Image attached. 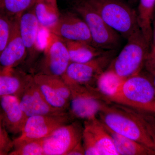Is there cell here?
<instances>
[{"label":"cell","instance_id":"d6986e66","mask_svg":"<svg viewBox=\"0 0 155 155\" xmlns=\"http://www.w3.org/2000/svg\"><path fill=\"white\" fill-rule=\"evenodd\" d=\"M63 40L68 50L70 62L85 63L101 55L107 51L87 42Z\"/></svg>","mask_w":155,"mask_h":155},{"label":"cell","instance_id":"8d00e7d4","mask_svg":"<svg viewBox=\"0 0 155 155\" xmlns=\"http://www.w3.org/2000/svg\"></svg>","mask_w":155,"mask_h":155},{"label":"cell","instance_id":"d6a6232c","mask_svg":"<svg viewBox=\"0 0 155 155\" xmlns=\"http://www.w3.org/2000/svg\"><path fill=\"white\" fill-rule=\"evenodd\" d=\"M152 28V38L150 49L155 50V9L153 15Z\"/></svg>","mask_w":155,"mask_h":155},{"label":"cell","instance_id":"4316f807","mask_svg":"<svg viewBox=\"0 0 155 155\" xmlns=\"http://www.w3.org/2000/svg\"><path fill=\"white\" fill-rule=\"evenodd\" d=\"M15 18L11 19L0 16V54L10 40Z\"/></svg>","mask_w":155,"mask_h":155},{"label":"cell","instance_id":"603a6c76","mask_svg":"<svg viewBox=\"0 0 155 155\" xmlns=\"http://www.w3.org/2000/svg\"><path fill=\"white\" fill-rule=\"evenodd\" d=\"M123 81L113 71L107 69L98 78L95 87L106 101L107 98L116 93Z\"/></svg>","mask_w":155,"mask_h":155},{"label":"cell","instance_id":"cb8c5ba5","mask_svg":"<svg viewBox=\"0 0 155 155\" xmlns=\"http://www.w3.org/2000/svg\"><path fill=\"white\" fill-rule=\"evenodd\" d=\"M35 2V0H0V16L11 19L21 17Z\"/></svg>","mask_w":155,"mask_h":155},{"label":"cell","instance_id":"d590c367","mask_svg":"<svg viewBox=\"0 0 155 155\" xmlns=\"http://www.w3.org/2000/svg\"></svg>","mask_w":155,"mask_h":155},{"label":"cell","instance_id":"2e32d148","mask_svg":"<svg viewBox=\"0 0 155 155\" xmlns=\"http://www.w3.org/2000/svg\"><path fill=\"white\" fill-rule=\"evenodd\" d=\"M33 75L18 68L0 66V97L14 95L20 97Z\"/></svg>","mask_w":155,"mask_h":155},{"label":"cell","instance_id":"e575fe53","mask_svg":"<svg viewBox=\"0 0 155 155\" xmlns=\"http://www.w3.org/2000/svg\"><path fill=\"white\" fill-rule=\"evenodd\" d=\"M124 2H127L130 3L132 4H136V3L138 2L139 0H122Z\"/></svg>","mask_w":155,"mask_h":155},{"label":"cell","instance_id":"6da1fadb","mask_svg":"<svg viewBox=\"0 0 155 155\" xmlns=\"http://www.w3.org/2000/svg\"><path fill=\"white\" fill-rule=\"evenodd\" d=\"M97 116L104 125L114 132L155 151V144L141 122L122 105L106 103Z\"/></svg>","mask_w":155,"mask_h":155},{"label":"cell","instance_id":"ffe728a7","mask_svg":"<svg viewBox=\"0 0 155 155\" xmlns=\"http://www.w3.org/2000/svg\"><path fill=\"white\" fill-rule=\"evenodd\" d=\"M103 125L110 135L119 155H155V151L153 150L134 140L116 133Z\"/></svg>","mask_w":155,"mask_h":155},{"label":"cell","instance_id":"d4e9b609","mask_svg":"<svg viewBox=\"0 0 155 155\" xmlns=\"http://www.w3.org/2000/svg\"><path fill=\"white\" fill-rule=\"evenodd\" d=\"M123 106L140 121L155 144V112Z\"/></svg>","mask_w":155,"mask_h":155},{"label":"cell","instance_id":"83f0119b","mask_svg":"<svg viewBox=\"0 0 155 155\" xmlns=\"http://www.w3.org/2000/svg\"><path fill=\"white\" fill-rule=\"evenodd\" d=\"M46 80L64 98L70 102L71 93L61 76L43 75Z\"/></svg>","mask_w":155,"mask_h":155},{"label":"cell","instance_id":"f1b7e54d","mask_svg":"<svg viewBox=\"0 0 155 155\" xmlns=\"http://www.w3.org/2000/svg\"><path fill=\"white\" fill-rule=\"evenodd\" d=\"M8 132L3 123L0 115V155H9L14 147V141L10 138Z\"/></svg>","mask_w":155,"mask_h":155},{"label":"cell","instance_id":"f546056e","mask_svg":"<svg viewBox=\"0 0 155 155\" xmlns=\"http://www.w3.org/2000/svg\"><path fill=\"white\" fill-rule=\"evenodd\" d=\"M82 143L84 148L85 155H100L96 143L91 135L88 131L83 129Z\"/></svg>","mask_w":155,"mask_h":155},{"label":"cell","instance_id":"7a4b0ae2","mask_svg":"<svg viewBox=\"0 0 155 155\" xmlns=\"http://www.w3.org/2000/svg\"><path fill=\"white\" fill-rule=\"evenodd\" d=\"M127 40L125 46L107 69L124 81L141 72L151 48L140 29Z\"/></svg>","mask_w":155,"mask_h":155},{"label":"cell","instance_id":"3957f363","mask_svg":"<svg viewBox=\"0 0 155 155\" xmlns=\"http://www.w3.org/2000/svg\"><path fill=\"white\" fill-rule=\"evenodd\" d=\"M106 101L150 111L155 104V89L149 75L141 72L125 79Z\"/></svg>","mask_w":155,"mask_h":155},{"label":"cell","instance_id":"5bb4252c","mask_svg":"<svg viewBox=\"0 0 155 155\" xmlns=\"http://www.w3.org/2000/svg\"><path fill=\"white\" fill-rule=\"evenodd\" d=\"M0 115L8 133L15 135L21 133L27 117L20 107L18 97H0Z\"/></svg>","mask_w":155,"mask_h":155},{"label":"cell","instance_id":"5b68a950","mask_svg":"<svg viewBox=\"0 0 155 155\" xmlns=\"http://www.w3.org/2000/svg\"><path fill=\"white\" fill-rule=\"evenodd\" d=\"M70 8L86 23L91 35L93 45L101 49L117 50L121 36L104 21L87 0H72Z\"/></svg>","mask_w":155,"mask_h":155},{"label":"cell","instance_id":"30bf717a","mask_svg":"<svg viewBox=\"0 0 155 155\" xmlns=\"http://www.w3.org/2000/svg\"><path fill=\"white\" fill-rule=\"evenodd\" d=\"M84 127L78 121L61 126L43 139L45 155H67L82 140Z\"/></svg>","mask_w":155,"mask_h":155},{"label":"cell","instance_id":"9a60e30c","mask_svg":"<svg viewBox=\"0 0 155 155\" xmlns=\"http://www.w3.org/2000/svg\"><path fill=\"white\" fill-rule=\"evenodd\" d=\"M20 17L14 19L10 40L0 54V66L5 68H17L24 64L27 57L26 48L19 31Z\"/></svg>","mask_w":155,"mask_h":155},{"label":"cell","instance_id":"e0dca14e","mask_svg":"<svg viewBox=\"0 0 155 155\" xmlns=\"http://www.w3.org/2000/svg\"><path fill=\"white\" fill-rule=\"evenodd\" d=\"M83 127L91 135L100 155H119L110 135L97 117L84 121Z\"/></svg>","mask_w":155,"mask_h":155},{"label":"cell","instance_id":"277c9868","mask_svg":"<svg viewBox=\"0 0 155 155\" xmlns=\"http://www.w3.org/2000/svg\"><path fill=\"white\" fill-rule=\"evenodd\" d=\"M105 22L127 40L139 26L136 11L122 0H87Z\"/></svg>","mask_w":155,"mask_h":155},{"label":"cell","instance_id":"836d02e7","mask_svg":"<svg viewBox=\"0 0 155 155\" xmlns=\"http://www.w3.org/2000/svg\"><path fill=\"white\" fill-rule=\"evenodd\" d=\"M148 74L151 80L152 81V82L153 85L155 89V73L153 74H150L149 73H148Z\"/></svg>","mask_w":155,"mask_h":155},{"label":"cell","instance_id":"7c38bea8","mask_svg":"<svg viewBox=\"0 0 155 155\" xmlns=\"http://www.w3.org/2000/svg\"><path fill=\"white\" fill-rule=\"evenodd\" d=\"M47 31L64 39L85 41L93 45L86 23L72 10L61 12L58 22Z\"/></svg>","mask_w":155,"mask_h":155},{"label":"cell","instance_id":"44dd1931","mask_svg":"<svg viewBox=\"0 0 155 155\" xmlns=\"http://www.w3.org/2000/svg\"><path fill=\"white\" fill-rule=\"evenodd\" d=\"M136 11L139 26L146 39L151 45L153 15L155 9V0H139Z\"/></svg>","mask_w":155,"mask_h":155},{"label":"cell","instance_id":"ac0fdd59","mask_svg":"<svg viewBox=\"0 0 155 155\" xmlns=\"http://www.w3.org/2000/svg\"><path fill=\"white\" fill-rule=\"evenodd\" d=\"M32 8L41 28L47 30L55 25L61 15L57 0H35Z\"/></svg>","mask_w":155,"mask_h":155},{"label":"cell","instance_id":"4dcf8cb0","mask_svg":"<svg viewBox=\"0 0 155 155\" xmlns=\"http://www.w3.org/2000/svg\"><path fill=\"white\" fill-rule=\"evenodd\" d=\"M144 68L150 74L155 73V50L150 49L144 64Z\"/></svg>","mask_w":155,"mask_h":155},{"label":"cell","instance_id":"9c48e42d","mask_svg":"<svg viewBox=\"0 0 155 155\" xmlns=\"http://www.w3.org/2000/svg\"><path fill=\"white\" fill-rule=\"evenodd\" d=\"M116 52L117 50H109L85 63L70 62L61 77L64 81L94 87L98 78L107 69Z\"/></svg>","mask_w":155,"mask_h":155},{"label":"cell","instance_id":"8992f818","mask_svg":"<svg viewBox=\"0 0 155 155\" xmlns=\"http://www.w3.org/2000/svg\"><path fill=\"white\" fill-rule=\"evenodd\" d=\"M42 54L31 74L62 76L70 63L68 50L63 39L48 32Z\"/></svg>","mask_w":155,"mask_h":155},{"label":"cell","instance_id":"484cf974","mask_svg":"<svg viewBox=\"0 0 155 155\" xmlns=\"http://www.w3.org/2000/svg\"><path fill=\"white\" fill-rule=\"evenodd\" d=\"M10 155H45L43 139L32 140L14 147Z\"/></svg>","mask_w":155,"mask_h":155},{"label":"cell","instance_id":"7402d4cb","mask_svg":"<svg viewBox=\"0 0 155 155\" xmlns=\"http://www.w3.org/2000/svg\"><path fill=\"white\" fill-rule=\"evenodd\" d=\"M33 76L34 80L50 105L60 110H68L70 102L64 98L48 82L43 75L34 74Z\"/></svg>","mask_w":155,"mask_h":155},{"label":"cell","instance_id":"8fae6325","mask_svg":"<svg viewBox=\"0 0 155 155\" xmlns=\"http://www.w3.org/2000/svg\"><path fill=\"white\" fill-rule=\"evenodd\" d=\"M19 28L27 52L23 64L25 69L31 72L40 54L38 38L41 27L32 6L21 15L19 19Z\"/></svg>","mask_w":155,"mask_h":155},{"label":"cell","instance_id":"52a82bcc","mask_svg":"<svg viewBox=\"0 0 155 155\" xmlns=\"http://www.w3.org/2000/svg\"><path fill=\"white\" fill-rule=\"evenodd\" d=\"M73 120L68 111L28 117L21 133L13 140L14 147L27 142L43 139Z\"/></svg>","mask_w":155,"mask_h":155},{"label":"cell","instance_id":"4fadbf2b","mask_svg":"<svg viewBox=\"0 0 155 155\" xmlns=\"http://www.w3.org/2000/svg\"><path fill=\"white\" fill-rule=\"evenodd\" d=\"M20 107L27 118L36 115L57 114L67 111L53 107L48 103L33 79L19 98Z\"/></svg>","mask_w":155,"mask_h":155},{"label":"cell","instance_id":"ba28073f","mask_svg":"<svg viewBox=\"0 0 155 155\" xmlns=\"http://www.w3.org/2000/svg\"><path fill=\"white\" fill-rule=\"evenodd\" d=\"M71 98L68 112L73 119L85 120L97 118L106 103L94 87L74 83L69 86Z\"/></svg>","mask_w":155,"mask_h":155},{"label":"cell","instance_id":"1f68e13d","mask_svg":"<svg viewBox=\"0 0 155 155\" xmlns=\"http://www.w3.org/2000/svg\"><path fill=\"white\" fill-rule=\"evenodd\" d=\"M85 155V152L82 144V140L78 143L67 154V155Z\"/></svg>","mask_w":155,"mask_h":155}]
</instances>
